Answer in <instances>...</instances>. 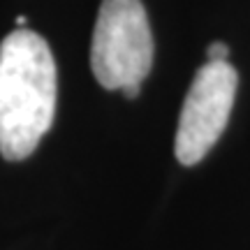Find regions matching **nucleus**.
<instances>
[{"label":"nucleus","instance_id":"nucleus-5","mask_svg":"<svg viewBox=\"0 0 250 250\" xmlns=\"http://www.w3.org/2000/svg\"><path fill=\"white\" fill-rule=\"evenodd\" d=\"M26 23H28L26 17H17V26H26Z\"/></svg>","mask_w":250,"mask_h":250},{"label":"nucleus","instance_id":"nucleus-2","mask_svg":"<svg viewBox=\"0 0 250 250\" xmlns=\"http://www.w3.org/2000/svg\"><path fill=\"white\" fill-rule=\"evenodd\" d=\"M153 65V35L142 0H102L93 30L90 67L107 90L137 98Z\"/></svg>","mask_w":250,"mask_h":250},{"label":"nucleus","instance_id":"nucleus-4","mask_svg":"<svg viewBox=\"0 0 250 250\" xmlns=\"http://www.w3.org/2000/svg\"><path fill=\"white\" fill-rule=\"evenodd\" d=\"M206 56H208V61H227V56H229V46L225 44V42H213V44L206 49Z\"/></svg>","mask_w":250,"mask_h":250},{"label":"nucleus","instance_id":"nucleus-3","mask_svg":"<svg viewBox=\"0 0 250 250\" xmlns=\"http://www.w3.org/2000/svg\"><path fill=\"white\" fill-rule=\"evenodd\" d=\"M236 86V70L227 61H208L197 70L183 100L174 142V153L181 165L190 167L202 162L220 139L232 114Z\"/></svg>","mask_w":250,"mask_h":250},{"label":"nucleus","instance_id":"nucleus-1","mask_svg":"<svg viewBox=\"0 0 250 250\" xmlns=\"http://www.w3.org/2000/svg\"><path fill=\"white\" fill-rule=\"evenodd\" d=\"M58 74L42 37L19 28L0 44V153L23 160L37 148L56 116Z\"/></svg>","mask_w":250,"mask_h":250}]
</instances>
